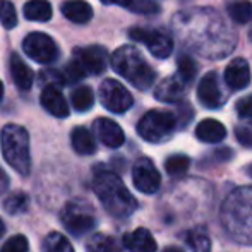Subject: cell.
<instances>
[{"label": "cell", "mask_w": 252, "mask_h": 252, "mask_svg": "<svg viewBox=\"0 0 252 252\" xmlns=\"http://www.w3.org/2000/svg\"><path fill=\"white\" fill-rule=\"evenodd\" d=\"M221 223L233 240L252 244V187L233 190L221 206Z\"/></svg>", "instance_id": "cell-1"}, {"label": "cell", "mask_w": 252, "mask_h": 252, "mask_svg": "<svg viewBox=\"0 0 252 252\" xmlns=\"http://www.w3.org/2000/svg\"><path fill=\"white\" fill-rule=\"evenodd\" d=\"M93 190L103 208L115 218H126L136 211L137 201L127 190L120 177L110 170H96L93 179Z\"/></svg>", "instance_id": "cell-2"}, {"label": "cell", "mask_w": 252, "mask_h": 252, "mask_svg": "<svg viewBox=\"0 0 252 252\" xmlns=\"http://www.w3.org/2000/svg\"><path fill=\"white\" fill-rule=\"evenodd\" d=\"M112 67L137 90H150L155 84L156 72L134 47L126 45L117 48L112 55Z\"/></svg>", "instance_id": "cell-3"}, {"label": "cell", "mask_w": 252, "mask_h": 252, "mask_svg": "<svg viewBox=\"0 0 252 252\" xmlns=\"http://www.w3.org/2000/svg\"><path fill=\"white\" fill-rule=\"evenodd\" d=\"M0 148L3 159L16 170L19 175H28L31 168L30 134L24 127L9 124L0 132Z\"/></svg>", "instance_id": "cell-4"}, {"label": "cell", "mask_w": 252, "mask_h": 252, "mask_svg": "<svg viewBox=\"0 0 252 252\" xmlns=\"http://www.w3.org/2000/svg\"><path fill=\"white\" fill-rule=\"evenodd\" d=\"M177 129V117L165 110H150L137 124V134L148 143H163Z\"/></svg>", "instance_id": "cell-5"}, {"label": "cell", "mask_w": 252, "mask_h": 252, "mask_svg": "<svg viewBox=\"0 0 252 252\" xmlns=\"http://www.w3.org/2000/svg\"><path fill=\"white\" fill-rule=\"evenodd\" d=\"M62 225L74 237L90 233L96 225V218L83 202H70L62 211Z\"/></svg>", "instance_id": "cell-6"}, {"label": "cell", "mask_w": 252, "mask_h": 252, "mask_svg": "<svg viewBox=\"0 0 252 252\" xmlns=\"http://www.w3.org/2000/svg\"><path fill=\"white\" fill-rule=\"evenodd\" d=\"M23 50L38 63H52L59 57V47L47 33H30L23 41Z\"/></svg>", "instance_id": "cell-7"}, {"label": "cell", "mask_w": 252, "mask_h": 252, "mask_svg": "<svg viewBox=\"0 0 252 252\" xmlns=\"http://www.w3.org/2000/svg\"><path fill=\"white\" fill-rule=\"evenodd\" d=\"M129 36L132 40L144 43L156 59H168L170 53L173 52V40L168 33L161 30H141V28H132L129 31Z\"/></svg>", "instance_id": "cell-8"}, {"label": "cell", "mask_w": 252, "mask_h": 252, "mask_svg": "<svg viewBox=\"0 0 252 252\" xmlns=\"http://www.w3.org/2000/svg\"><path fill=\"white\" fill-rule=\"evenodd\" d=\"M100 101L106 110L113 113H124L132 106L134 98L126 86L115 79H105L100 86Z\"/></svg>", "instance_id": "cell-9"}, {"label": "cell", "mask_w": 252, "mask_h": 252, "mask_svg": "<svg viewBox=\"0 0 252 252\" xmlns=\"http://www.w3.org/2000/svg\"><path fill=\"white\" fill-rule=\"evenodd\" d=\"M132 182L139 192L155 194L158 192L161 177L150 158H139L132 166Z\"/></svg>", "instance_id": "cell-10"}, {"label": "cell", "mask_w": 252, "mask_h": 252, "mask_svg": "<svg viewBox=\"0 0 252 252\" xmlns=\"http://www.w3.org/2000/svg\"><path fill=\"white\" fill-rule=\"evenodd\" d=\"M74 57L79 60L86 72L96 74V76L105 72L106 65H108V53H106L105 48L98 47V45L86 47V48H77L74 52Z\"/></svg>", "instance_id": "cell-11"}, {"label": "cell", "mask_w": 252, "mask_h": 252, "mask_svg": "<svg viewBox=\"0 0 252 252\" xmlns=\"http://www.w3.org/2000/svg\"><path fill=\"white\" fill-rule=\"evenodd\" d=\"M197 98H199V101L206 106V108L215 110L223 105L225 98H223L221 90H220L216 72L206 74V76L201 79L199 86H197Z\"/></svg>", "instance_id": "cell-12"}, {"label": "cell", "mask_w": 252, "mask_h": 252, "mask_svg": "<svg viewBox=\"0 0 252 252\" xmlns=\"http://www.w3.org/2000/svg\"><path fill=\"white\" fill-rule=\"evenodd\" d=\"M94 134L98 136V139L105 144L106 148H120L126 141V134H124L122 127L117 122H113L112 119H96L93 126Z\"/></svg>", "instance_id": "cell-13"}, {"label": "cell", "mask_w": 252, "mask_h": 252, "mask_svg": "<svg viewBox=\"0 0 252 252\" xmlns=\"http://www.w3.org/2000/svg\"><path fill=\"white\" fill-rule=\"evenodd\" d=\"M225 83L230 90L239 91L249 86L251 83V69L246 59H233L225 69Z\"/></svg>", "instance_id": "cell-14"}, {"label": "cell", "mask_w": 252, "mask_h": 252, "mask_svg": "<svg viewBox=\"0 0 252 252\" xmlns=\"http://www.w3.org/2000/svg\"><path fill=\"white\" fill-rule=\"evenodd\" d=\"M186 88H187V83L182 81L175 74V76H170V77H166V79H163L161 83L156 86L155 96H156V100H159V101L177 103L184 98Z\"/></svg>", "instance_id": "cell-15"}, {"label": "cell", "mask_w": 252, "mask_h": 252, "mask_svg": "<svg viewBox=\"0 0 252 252\" xmlns=\"http://www.w3.org/2000/svg\"><path fill=\"white\" fill-rule=\"evenodd\" d=\"M41 105L47 110L48 113H52L53 117H59V119H63V117L69 115V105H67L63 94L60 93L59 88L55 86H47L41 91Z\"/></svg>", "instance_id": "cell-16"}, {"label": "cell", "mask_w": 252, "mask_h": 252, "mask_svg": "<svg viewBox=\"0 0 252 252\" xmlns=\"http://www.w3.org/2000/svg\"><path fill=\"white\" fill-rule=\"evenodd\" d=\"M62 14L70 23L86 24L93 19V7L86 0H65L62 3Z\"/></svg>", "instance_id": "cell-17"}, {"label": "cell", "mask_w": 252, "mask_h": 252, "mask_svg": "<svg viewBox=\"0 0 252 252\" xmlns=\"http://www.w3.org/2000/svg\"><path fill=\"white\" fill-rule=\"evenodd\" d=\"M124 246L130 252H156V240L150 230L137 228L124 237Z\"/></svg>", "instance_id": "cell-18"}, {"label": "cell", "mask_w": 252, "mask_h": 252, "mask_svg": "<svg viewBox=\"0 0 252 252\" xmlns=\"http://www.w3.org/2000/svg\"><path fill=\"white\" fill-rule=\"evenodd\" d=\"M10 74H12L14 84H16L21 91L31 90L33 81H34V74L17 53H12V57H10Z\"/></svg>", "instance_id": "cell-19"}, {"label": "cell", "mask_w": 252, "mask_h": 252, "mask_svg": "<svg viewBox=\"0 0 252 252\" xmlns=\"http://www.w3.org/2000/svg\"><path fill=\"white\" fill-rule=\"evenodd\" d=\"M196 137L202 143H220L226 137V129L221 122L215 119H204L197 124Z\"/></svg>", "instance_id": "cell-20"}, {"label": "cell", "mask_w": 252, "mask_h": 252, "mask_svg": "<svg viewBox=\"0 0 252 252\" xmlns=\"http://www.w3.org/2000/svg\"><path fill=\"white\" fill-rule=\"evenodd\" d=\"M70 143L76 153L83 156L93 155L96 151V143H94V137L86 127H74L72 134H70Z\"/></svg>", "instance_id": "cell-21"}, {"label": "cell", "mask_w": 252, "mask_h": 252, "mask_svg": "<svg viewBox=\"0 0 252 252\" xmlns=\"http://www.w3.org/2000/svg\"><path fill=\"white\" fill-rule=\"evenodd\" d=\"M24 17L30 21H38V23H47L52 19V5L48 0H28L24 3Z\"/></svg>", "instance_id": "cell-22"}, {"label": "cell", "mask_w": 252, "mask_h": 252, "mask_svg": "<svg viewBox=\"0 0 252 252\" xmlns=\"http://www.w3.org/2000/svg\"><path fill=\"white\" fill-rule=\"evenodd\" d=\"M70 101H72V106L77 112H88L94 103L93 90L88 86L76 88V90L72 91V94H70Z\"/></svg>", "instance_id": "cell-23"}, {"label": "cell", "mask_w": 252, "mask_h": 252, "mask_svg": "<svg viewBox=\"0 0 252 252\" xmlns=\"http://www.w3.org/2000/svg\"><path fill=\"white\" fill-rule=\"evenodd\" d=\"M228 14L235 23L246 24L252 21V2L249 0H239L228 5Z\"/></svg>", "instance_id": "cell-24"}, {"label": "cell", "mask_w": 252, "mask_h": 252, "mask_svg": "<svg viewBox=\"0 0 252 252\" xmlns=\"http://www.w3.org/2000/svg\"><path fill=\"white\" fill-rule=\"evenodd\" d=\"M187 244L192 252H209L211 251V240L209 235L202 228H194L187 233Z\"/></svg>", "instance_id": "cell-25"}, {"label": "cell", "mask_w": 252, "mask_h": 252, "mask_svg": "<svg viewBox=\"0 0 252 252\" xmlns=\"http://www.w3.org/2000/svg\"><path fill=\"white\" fill-rule=\"evenodd\" d=\"M189 165H190V159L186 155H172L170 158H166L165 170L168 175L180 177L189 170Z\"/></svg>", "instance_id": "cell-26"}, {"label": "cell", "mask_w": 252, "mask_h": 252, "mask_svg": "<svg viewBox=\"0 0 252 252\" xmlns=\"http://www.w3.org/2000/svg\"><path fill=\"white\" fill-rule=\"evenodd\" d=\"M28 206H30V197L24 192H12L3 201V209L7 213H10V215H17V213L26 211Z\"/></svg>", "instance_id": "cell-27"}, {"label": "cell", "mask_w": 252, "mask_h": 252, "mask_svg": "<svg viewBox=\"0 0 252 252\" xmlns=\"http://www.w3.org/2000/svg\"><path fill=\"white\" fill-rule=\"evenodd\" d=\"M196 74H197L196 62L189 55H180L179 60H177V76L189 84L196 77Z\"/></svg>", "instance_id": "cell-28"}, {"label": "cell", "mask_w": 252, "mask_h": 252, "mask_svg": "<svg viewBox=\"0 0 252 252\" xmlns=\"http://www.w3.org/2000/svg\"><path fill=\"white\" fill-rule=\"evenodd\" d=\"M45 249H47V252H74L72 244L69 242V239L59 232H53L47 237Z\"/></svg>", "instance_id": "cell-29"}, {"label": "cell", "mask_w": 252, "mask_h": 252, "mask_svg": "<svg viewBox=\"0 0 252 252\" xmlns=\"http://www.w3.org/2000/svg\"><path fill=\"white\" fill-rule=\"evenodd\" d=\"M0 24L5 30H12L17 24V14L14 3L9 0H0Z\"/></svg>", "instance_id": "cell-30"}, {"label": "cell", "mask_w": 252, "mask_h": 252, "mask_svg": "<svg viewBox=\"0 0 252 252\" xmlns=\"http://www.w3.org/2000/svg\"><path fill=\"white\" fill-rule=\"evenodd\" d=\"M86 74L88 72L84 70V67L81 65V62L76 59V57H74V59L65 65V70L62 72V76H63L65 84H74V83H77V81L83 79Z\"/></svg>", "instance_id": "cell-31"}, {"label": "cell", "mask_w": 252, "mask_h": 252, "mask_svg": "<svg viewBox=\"0 0 252 252\" xmlns=\"http://www.w3.org/2000/svg\"><path fill=\"white\" fill-rule=\"evenodd\" d=\"M30 244L24 235H14L2 246L0 252H28Z\"/></svg>", "instance_id": "cell-32"}, {"label": "cell", "mask_w": 252, "mask_h": 252, "mask_svg": "<svg viewBox=\"0 0 252 252\" xmlns=\"http://www.w3.org/2000/svg\"><path fill=\"white\" fill-rule=\"evenodd\" d=\"M40 79L41 83L45 84V88L47 86H62V84H65V81H63V76L60 72H57V70H43V72L40 74Z\"/></svg>", "instance_id": "cell-33"}, {"label": "cell", "mask_w": 252, "mask_h": 252, "mask_svg": "<svg viewBox=\"0 0 252 252\" xmlns=\"http://www.w3.org/2000/svg\"><path fill=\"white\" fill-rule=\"evenodd\" d=\"M129 9L137 14H153V12H158L159 7L155 2H151V0H132Z\"/></svg>", "instance_id": "cell-34"}, {"label": "cell", "mask_w": 252, "mask_h": 252, "mask_svg": "<svg viewBox=\"0 0 252 252\" xmlns=\"http://www.w3.org/2000/svg\"><path fill=\"white\" fill-rule=\"evenodd\" d=\"M235 110L240 119H252V94L240 98L235 105Z\"/></svg>", "instance_id": "cell-35"}, {"label": "cell", "mask_w": 252, "mask_h": 252, "mask_svg": "<svg viewBox=\"0 0 252 252\" xmlns=\"http://www.w3.org/2000/svg\"><path fill=\"white\" fill-rule=\"evenodd\" d=\"M235 137L242 146L252 148V130L251 129H246V127H237Z\"/></svg>", "instance_id": "cell-36"}, {"label": "cell", "mask_w": 252, "mask_h": 252, "mask_svg": "<svg viewBox=\"0 0 252 252\" xmlns=\"http://www.w3.org/2000/svg\"><path fill=\"white\" fill-rule=\"evenodd\" d=\"M7 189H9V177H7V173L0 168V194L7 192Z\"/></svg>", "instance_id": "cell-37"}, {"label": "cell", "mask_w": 252, "mask_h": 252, "mask_svg": "<svg viewBox=\"0 0 252 252\" xmlns=\"http://www.w3.org/2000/svg\"><path fill=\"white\" fill-rule=\"evenodd\" d=\"M103 3H108V5H122V7H130L132 0H101Z\"/></svg>", "instance_id": "cell-38"}, {"label": "cell", "mask_w": 252, "mask_h": 252, "mask_svg": "<svg viewBox=\"0 0 252 252\" xmlns=\"http://www.w3.org/2000/svg\"><path fill=\"white\" fill-rule=\"evenodd\" d=\"M5 235V225H3V221H2V218H0V239Z\"/></svg>", "instance_id": "cell-39"}, {"label": "cell", "mask_w": 252, "mask_h": 252, "mask_svg": "<svg viewBox=\"0 0 252 252\" xmlns=\"http://www.w3.org/2000/svg\"><path fill=\"white\" fill-rule=\"evenodd\" d=\"M165 252H182V251H180L179 247H166Z\"/></svg>", "instance_id": "cell-40"}, {"label": "cell", "mask_w": 252, "mask_h": 252, "mask_svg": "<svg viewBox=\"0 0 252 252\" xmlns=\"http://www.w3.org/2000/svg\"><path fill=\"white\" fill-rule=\"evenodd\" d=\"M246 173H247V175H249L251 179H252V163H251V165H249V166H247V168H246Z\"/></svg>", "instance_id": "cell-41"}, {"label": "cell", "mask_w": 252, "mask_h": 252, "mask_svg": "<svg viewBox=\"0 0 252 252\" xmlns=\"http://www.w3.org/2000/svg\"><path fill=\"white\" fill-rule=\"evenodd\" d=\"M2 98H3V84H2V81H0V101H2Z\"/></svg>", "instance_id": "cell-42"}]
</instances>
